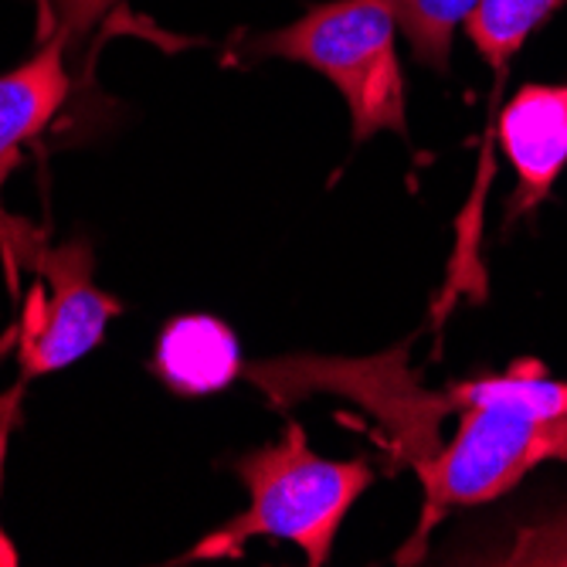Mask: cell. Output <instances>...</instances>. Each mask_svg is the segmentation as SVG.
<instances>
[{
  "label": "cell",
  "mask_w": 567,
  "mask_h": 567,
  "mask_svg": "<svg viewBox=\"0 0 567 567\" xmlns=\"http://www.w3.org/2000/svg\"><path fill=\"white\" fill-rule=\"evenodd\" d=\"M235 470L248 486V509L194 544L187 550L190 560L238 557L251 537H276L296 544L309 564L320 567L333 554L350 506L374 483L364 458L337 462L317 455L302 425H289L279 442L248 452Z\"/></svg>",
  "instance_id": "6da1fadb"
},
{
  "label": "cell",
  "mask_w": 567,
  "mask_h": 567,
  "mask_svg": "<svg viewBox=\"0 0 567 567\" xmlns=\"http://www.w3.org/2000/svg\"><path fill=\"white\" fill-rule=\"evenodd\" d=\"M394 34L391 0H330L259 38L255 51L302 62L330 79L347 102L353 140L364 143L378 133H408Z\"/></svg>",
  "instance_id": "7a4b0ae2"
},
{
  "label": "cell",
  "mask_w": 567,
  "mask_h": 567,
  "mask_svg": "<svg viewBox=\"0 0 567 567\" xmlns=\"http://www.w3.org/2000/svg\"><path fill=\"white\" fill-rule=\"evenodd\" d=\"M544 462H567V415L534 419L496 404L458 408L455 439L415 462L425 489L415 550L445 513L503 496ZM415 550L404 557H415Z\"/></svg>",
  "instance_id": "3957f363"
},
{
  "label": "cell",
  "mask_w": 567,
  "mask_h": 567,
  "mask_svg": "<svg viewBox=\"0 0 567 567\" xmlns=\"http://www.w3.org/2000/svg\"><path fill=\"white\" fill-rule=\"evenodd\" d=\"M38 235L41 231L24 221L0 218V245L8 259L38 272V289L28 296L18 330L24 378L55 374L82 360L123 309L110 292L95 286L89 241L75 238L65 245H44Z\"/></svg>",
  "instance_id": "277c9868"
},
{
  "label": "cell",
  "mask_w": 567,
  "mask_h": 567,
  "mask_svg": "<svg viewBox=\"0 0 567 567\" xmlns=\"http://www.w3.org/2000/svg\"><path fill=\"white\" fill-rule=\"evenodd\" d=\"M499 146L520 177L513 215L540 204L567 164V85H524L496 123Z\"/></svg>",
  "instance_id": "5b68a950"
},
{
  "label": "cell",
  "mask_w": 567,
  "mask_h": 567,
  "mask_svg": "<svg viewBox=\"0 0 567 567\" xmlns=\"http://www.w3.org/2000/svg\"><path fill=\"white\" fill-rule=\"evenodd\" d=\"M65 48L69 41L62 34H51L34 59L0 75V187L18 167L21 150L51 123L72 89Z\"/></svg>",
  "instance_id": "8992f818"
},
{
  "label": "cell",
  "mask_w": 567,
  "mask_h": 567,
  "mask_svg": "<svg viewBox=\"0 0 567 567\" xmlns=\"http://www.w3.org/2000/svg\"><path fill=\"white\" fill-rule=\"evenodd\" d=\"M153 371L171 391L184 398L221 391L241 374L238 337L218 317H177L157 337Z\"/></svg>",
  "instance_id": "52a82bcc"
},
{
  "label": "cell",
  "mask_w": 567,
  "mask_h": 567,
  "mask_svg": "<svg viewBox=\"0 0 567 567\" xmlns=\"http://www.w3.org/2000/svg\"><path fill=\"white\" fill-rule=\"evenodd\" d=\"M455 411L466 404H496L520 411L534 419H564L567 415V384L547 378L544 364L527 360V364L509 368L499 378H476L462 381L449 391Z\"/></svg>",
  "instance_id": "ba28073f"
},
{
  "label": "cell",
  "mask_w": 567,
  "mask_h": 567,
  "mask_svg": "<svg viewBox=\"0 0 567 567\" xmlns=\"http://www.w3.org/2000/svg\"><path fill=\"white\" fill-rule=\"evenodd\" d=\"M567 0H480V8L462 24L496 72L506 69V62L527 44V38L557 11Z\"/></svg>",
  "instance_id": "9c48e42d"
},
{
  "label": "cell",
  "mask_w": 567,
  "mask_h": 567,
  "mask_svg": "<svg viewBox=\"0 0 567 567\" xmlns=\"http://www.w3.org/2000/svg\"><path fill=\"white\" fill-rule=\"evenodd\" d=\"M480 0H391L398 31L408 38L411 55L432 72H449L455 28L466 24Z\"/></svg>",
  "instance_id": "30bf717a"
},
{
  "label": "cell",
  "mask_w": 567,
  "mask_h": 567,
  "mask_svg": "<svg viewBox=\"0 0 567 567\" xmlns=\"http://www.w3.org/2000/svg\"><path fill=\"white\" fill-rule=\"evenodd\" d=\"M499 564H540V567H567V509L547 517L534 527H524L513 540L509 554Z\"/></svg>",
  "instance_id": "8fae6325"
},
{
  "label": "cell",
  "mask_w": 567,
  "mask_h": 567,
  "mask_svg": "<svg viewBox=\"0 0 567 567\" xmlns=\"http://www.w3.org/2000/svg\"><path fill=\"white\" fill-rule=\"evenodd\" d=\"M120 0H51V14H55V34H62L69 44L82 41L106 11Z\"/></svg>",
  "instance_id": "7c38bea8"
},
{
  "label": "cell",
  "mask_w": 567,
  "mask_h": 567,
  "mask_svg": "<svg viewBox=\"0 0 567 567\" xmlns=\"http://www.w3.org/2000/svg\"><path fill=\"white\" fill-rule=\"evenodd\" d=\"M38 4V41H48L55 34V14H51V0H34Z\"/></svg>",
  "instance_id": "4fadbf2b"
}]
</instances>
